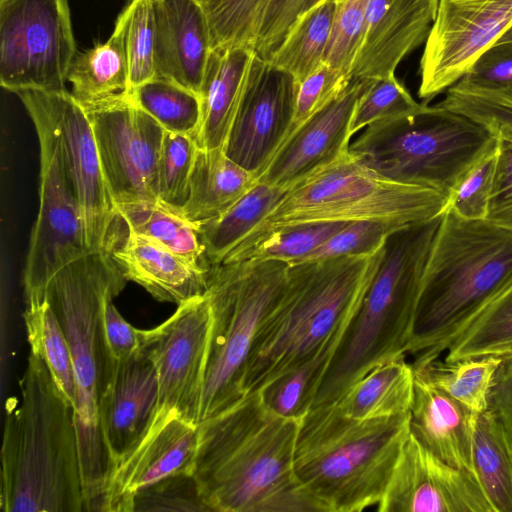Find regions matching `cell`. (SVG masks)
<instances>
[{
  "instance_id": "obj_18",
  "label": "cell",
  "mask_w": 512,
  "mask_h": 512,
  "mask_svg": "<svg viewBox=\"0 0 512 512\" xmlns=\"http://www.w3.org/2000/svg\"><path fill=\"white\" fill-rule=\"evenodd\" d=\"M296 91L290 74L257 55L224 151L258 179L291 133Z\"/></svg>"
},
{
  "instance_id": "obj_2",
  "label": "cell",
  "mask_w": 512,
  "mask_h": 512,
  "mask_svg": "<svg viewBox=\"0 0 512 512\" xmlns=\"http://www.w3.org/2000/svg\"><path fill=\"white\" fill-rule=\"evenodd\" d=\"M127 281L106 250H89L59 269L37 297L49 302L72 355L85 512H106L115 469L100 423L101 399L117 361L105 340L103 309Z\"/></svg>"
},
{
  "instance_id": "obj_15",
  "label": "cell",
  "mask_w": 512,
  "mask_h": 512,
  "mask_svg": "<svg viewBox=\"0 0 512 512\" xmlns=\"http://www.w3.org/2000/svg\"><path fill=\"white\" fill-rule=\"evenodd\" d=\"M512 27V0H438L420 60L418 96L427 104L456 84Z\"/></svg>"
},
{
  "instance_id": "obj_3",
  "label": "cell",
  "mask_w": 512,
  "mask_h": 512,
  "mask_svg": "<svg viewBox=\"0 0 512 512\" xmlns=\"http://www.w3.org/2000/svg\"><path fill=\"white\" fill-rule=\"evenodd\" d=\"M20 400L7 403L1 448L4 512H84L74 408L30 352Z\"/></svg>"
},
{
  "instance_id": "obj_36",
  "label": "cell",
  "mask_w": 512,
  "mask_h": 512,
  "mask_svg": "<svg viewBox=\"0 0 512 512\" xmlns=\"http://www.w3.org/2000/svg\"><path fill=\"white\" fill-rule=\"evenodd\" d=\"M25 302L23 317L30 352L44 361L59 390L75 408L73 361L63 329L45 297Z\"/></svg>"
},
{
  "instance_id": "obj_4",
  "label": "cell",
  "mask_w": 512,
  "mask_h": 512,
  "mask_svg": "<svg viewBox=\"0 0 512 512\" xmlns=\"http://www.w3.org/2000/svg\"><path fill=\"white\" fill-rule=\"evenodd\" d=\"M383 254L384 246L369 255L290 265L282 295L251 350L246 394L328 349H337Z\"/></svg>"
},
{
  "instance_id": "obj_5",
  "label": "cell",
  "mask_w": 512,
  "mask_h": 512,
  "mask_svg": "<svg viewBox=\"0 0 512 512\" xmlns=\"http://www.w3.org/2000/svg\"><path fill=\"white\" fill-rule=\"evenodd\" d=\"M512 280V231L443 212L426 264L408 353L439 358L475 313Z\"/></svg>"
},
{
  "instance_id": "obj_25",
  "label": "cell",
  "mask_w": 512,
  "mask_h": 512,
  "mask_svg": "<svg viewBox=\"0 0 512 512\" xmlns=\"http://www.w3.org/2000/svg\"><path fill=\"white\" fill-rule=\"evenodd\" d=\"M478 418L414 372L410 433L443 462L475 476L473 444Z\"/></svg>"
},
{
  "instance_id": "obj_52",
  "label": "cell",
  "mask_w": 512,
  "mask_h": 512,
  "mask_svg": "<svg viewBox=\"0 0 512 512\" xmlns=\"http://www.w3.org/2000/svg\"><path fill=\"white\" fill-rule=\"evenodd\" d=\"M485 220L512 231V139L507 137L497 136L496 165Z\"/></svg>"
},
{
  "instance_id": "obj_8",
  "label": "cell",
  "mask_w": 512,
  "mask_h": 512,
  "mask_svg": "<svg viewBox=\"0 0 512 512\" xmlns=\"http://www.w3.org/2000/svg\"><path fill=\"white\" fill-rule=\"evenodd\" d=\"M447 196L392 181L349 150L287 189L277 205L221 263H228L272 232L318 222L384 221L398 227L445 211Z\"/></svg>"
},
{
  "instance_id": "obj_35",
  "label": "cell",
  "mask_w": 512,
  "mask_h": 512,
  "mask_svg": "<svg viewBox=\"0 0 512 512\" xmlns=\"http://www.w3.org/2000/svg\"><path fill=\"white\" fill-rule=\"evenodd\" d=\"M445 360L512 354V280L469 320Z\"/></svg>"
},
{
  "instance_id": "obj_40",
  "label": "cell",
  "mask_w": 512,
  "mask_h": 512,
  "mask_svg": "<svg viewBox=\"0 0 512 512\" xmlns=\"http://www.w3.org/2000/svg\"><path fill=\"white\" fill-rule=\"evenodd\" d=\"M267 0H208L203 4L212 50H254Z\"/></svg>"
},
{
  "instance_id": "obj_43",
  "label": "cell",
  "mask_w": 512,
  "mask_h": 512,
  "mask_svg": "<svg viewBox=\"0 0 512 512\" xmlns=\"http://www.w3.org/2000/svg\"><path fill=\"white\" fill-rule=\"evenodd\" d=\"M426 105L416 102L395 74L370 79L355 105L350 132L353 136L373 123L418 113Z\"/></svg>"
},
{
  "instance_id": "obj_30",
  "label": "cell",
  "mask_w": 512,
  "mask_h": 512,
  "mask_svg": "<svg viewBox=\"0 0 512 512\" xmlns=\"http://www.w3.org/2000/svg\"><path fill=\"white\" fill-rule=\"evenodd\" d=\"M67 81L82 105L128 94V64L120 32L114 28L107 41L76 54Z\"/></svg>"
},
{
  "instance_id": "obj_20",
  "label": "cell",
  "mask_w": 512,
  "mask_h": 512,
  "mask_svg": "<svg viewBox=\"0 0 512 512\" xmlns=\"http://www.w3.org/2000/svg\"><path fill=\"white\" fill-rule=\"evenodd\" d=\"M369 81L353 78L341 95L293 130L258 181L287 190L349 150L354 108Z\"/></svg>"
},
{
  "instance_id": "obj_48",
  "label": "cell",
  "mask_w": 512,
  "mask_h": 512,
  "mask_svg": "<svg viewBox=\"0 0 512 512\" xmlns=\"http://www.w3.org/2000/svg\"><path fill=\"white\" fill-rule=\"evenodd\" d=\"M351 81L349 75L323 62L314 72L297 82L291 132L341 95Z\"/></svg>"
},
{
  "instance_id": "obj_16",
  "label": "cell",
  "mask_w": 512,
  "mask_h": 512,
  "mask_svg": "<svg viewBox=\"0 0 512 512\" xmlns=\"http://www.w3.org/2000/svg\"><path fill=\"white\" fill-rule=\"evenodd\" d=\"M212 330L207 293L178 305L160 325L142 329L141 348L150 356L159 383V407L198 425Z\"/></svg>"
},
{
  "instance_id": "obj_37",
  "label": "cell",
  "mask_w": 512,
  "mask_h": 512,
  "mask_svg": "<svg viewBox=\"0 0 512 512\" xmlns=\"http://www.w3.org/2000/svg\"><path fill=\"white\" fill-rule=\"evenodd\" d=\"M132 100L166 131L195 136L201 120V97L171 80L154 77L138 86Z\"/></svg>"
},
{
  "instance_id": "obj_32",
  "label": "cell",
  "mask_w": 512,
  "mask_h": 512,
  "mask_svg": "<svg viewBox=\"0 0 512 512\" xmlns=\"http://www.w3.org/2000/svg\"><path fill=\"white\" fill-rule=\"evenodd\" d=\"M335 7L336 0H321L302 13L267 62L297 82L314 72L323 63Z\"/></svg>"
},
{
  "instance_id": "obj_56",
  "label": "cell",
  "mask_w": 512,
  "mask_h": 512,
  "mask_svg": "<svg viewBox=\"0 0 512 512\" xmlns=\"http://www.w3.org/2000/svg\"><path fill=\"white\" fill-rule=\"evenodd\" d=\"M197 2H199L201 5L205 4L208 0H195Z\"/></svg>"
},
{
  "instance_id": "obj_9",
  "label": "cell",
  "mask_w": 512,
  "mask_h": 512,
  "mask_svg": "<svg viewBox=\"0 0 512 512\" xmlns=\"http://www.w3.org/2000/svg\"><path fill=\"white\" fill-rule=\"evenodd\" d=\"M496 142L497 136L473 119L426 105L418 113L369 125L349 151L385 178L448 196Z\"/></svg>"
},
{
  "instance_id": "obj_27",
  "label": "cell",
  "mask_w": 512,
  "mask_h": 512,
  "mask_svg": "<svg viewBox=\"0 0 512 512\" xmlns=\"http://www.w3.org/2000/svg\"><path fill=\"white\" fill-rule=\"evenodd\" d=\"M257 182V175L230 159L223 148L198 147L188 198L180 210L198 227L223 214Z\"/></svg>"
},
{
  "instance_id": "obj_55",
  "label": "cell",
  "mask_w": 512,
  "mask_h": 512,
  "mask_svg": "<svg viewBox=\"0 0 512 512\" xmlns=\"http://www.w3.org/2000/svg\"><path fill=\"white\" fill-rule=\"evenodd\" d=\"M503 42H512V27L496 43Z\"/></svg>"
},
{
  "instance_id": "obj_14",
  "label": "cell",
  "mask_w": 512,
  "mask_h": 512,
  "mask_svg": "<svg viewBox=\"0 0 512 512\" xmlns=\"http://www.w3.org/2000/svg\"><path fill=\"white\" fill-rule=\"evenodd\" d=\"M82 106L92 125L115 206L158 199L156 175L163 127L128 94Z\"/></svg>"
},
{
  "instance_id": "obj_49",
  "label": "cell",
  "mask_w": 512,
  "mask_h": 512,
  "mask_svg": "<svg viewBox=\"0 0 512 512\" xmlns=\"http://www.w3.org/2000/svg\"><path fill=\"white\" fill-rule=\"evenodd\" d=\"M321 0H267L254 47L267 61L283 41L293 22Z\"/></svg>"
},
{
  "instance_id": "obj_12",
  "label": "cell",
  "mask_w": 512,
  "mask_h": 512,
  "mask_svg": "<svg viewBox=\"0 0 512 512\" xmlns=\"http://www.w3.org/2000/svg\"><path fill=\"white\" fill-rule=\"evenodd\" d=\"M14 94L28 115L39 116L51 129L82 212L86 245L90 250H104L117 211L86 110L67 90H22Z\"/></svg>"
},
{
  "instance_id": "obj_45",
  "label": "cell",
  "mask_w": 512,
  "mask_h": 512,
  "mask_svg": "<svg viewBox=\"0 0 512 512\" xmlns=\"http://www.w3.org/2000/svg\"><path fill=\"white\" fill-rule=\"evenodd\" d=\"M368 3L369 0H336L323 62L350 77L364 34Z\"/></svg>"
},
{
  "instance_id": "obj_51",
  "label": "cell",
  "mask_w": 512,
  "mask_h": 512,
  "mask_svg": "<svg viewBox=\"0 0 512 512\" xmlns=\"http://www.w3.org/2000/svg\"><path fill=\"white\" fill-rule=\"evenodd\" d=\"M206 510L202 504L192 475H179L163 480L138 493L136 510Z\"/></svg>"
},
{
  "instance_id": "obj_42",
  "label": "cell",
  "mask_w": 512,
  "mask_h": 512,
  "mask_svg": "<svg viewBox=\"0 0 512 512\" xmlns=\"http://www.w3.org/2000/svg\"><path fill=\"white\" fill-rule=\"evenodd\" d=\"M197 149L193 135L164 131L156 175L159 200L177 209L184 206Z\"/></svg>"
},
{
  "instance_id": "obj_26",
  "label": "cell",
  "mask_w": 512,
  "mask_h": 512,
  "mask_svg": "<svg viewBox=\"0 0 512 512\" xmlns=\"http://www.w3.org/2000/svg\"><path fill=\"white\" fill-rule=\"evenodd\" d=\"M257 54L235 47L212 50L201 91L199 148H223L247 91Z\"/></svg>"
},
{
  "instance_id": "obj_28",
  "label": "cell",
  "mask_w": 512,
  "mask_h": 512,
  "mask_svg": "<svg viewBox=\"0 0 512 512\" xmlns=\"http://www.w3.org/2000/svg\"><path fill=\"white\" fill-rule=\"evenodd\" d=\"M413 397V366L401 357L371 369L335 404L354 419H383L410 413Z\"/></svg>"
},
{
  "instance_id": "obj_7",
  "label": "cell",
  "mask_w": 512,
  "mask_h": 512,
  "mask_svg": "<svg viewBox=\"0 0 512 512\" xmlns=\"http://www.w3.org/2000/svg\"><path fill=\"white\" fill-rule=\"evenodd\" d=\"M441 218L408 224L388 236L378 270L331 359L313 407L336 403L371 369L408 353Z\"/></svg>"
},
{
  "instance_id": "obj_46",
  "label": "cell",
  "mask_w": 512,
  "mask_h": 512,
  "mask_svg": "<svg viewBox=\"0 0 512 512\" xmlns=\"http://www.w3.org/2000/svg\"><path fill=\"white\" fill-rule=\"evenodd\" d=\"M400 228L402 227L384 221L361 220L349 222L298 264L345 256L373 254L384 246L391 233Z\"/></svg>"
},
{
  "instance_id": "obj_54",
  "label": "cell",
  "mask_w": 512,
  "mask_h": 512,
  "mask_svg": "<svg viewBox=\"0 0 512 512\" xmlns=\"http://www.w3.org/2000/svg\"><path fill=\"white\" fill-rule=\"evenodd\" d=\"M486 410L500 422L512 440V354L503 356L494 374Z\"/></svg>"
},
{
  "instance_id": "obj_24",
  "label": "cell",
  "mask_w": 512,
  "mask_h": 512,
  "mask_svg": "<svg viewBox=\"0 0 512 512\" xmlns=\"http://www.w3.org/2000/svg\"><path fill=\"white\" fill-rule=\"evenodd\" d=\"M155 71L201 95L212 52L203 6L195 0H154Z\"/></svg>"
},
{
  "instance_id": "obj_33",
  "label": "cell",
  "mask_w": 512,
  "mask_h": 512,
  "mask_svg": "<svg viewBox=\"0 0 512 512\" xmlns=\"http://www.w3.org/2000/svg\"><path fill=\"white\" fill-rule=\"evenodd\" d=\"M473 464L493 511L512 512V440L487 410L477 421Z\"/></svg>"
},
{
  "instance_id": "obj_10",
  "label": "cell",
  "mask_w": 512,
  "mask_h": 512,
  "mask_svg": "<svg viewBox=\"0 0 512 512\" xmlns=\"http://www.w3.org/2000/svg\"><path fill=\"white\" fill-rule=\"evenodd\" d=\"M289 267L277 260L210 267L206 293L212 330L199 423L246 395L244 379L251 350L282 295Z\"/></svg>"
},
{
  "instance_id": "obj_39",
  "label": "cell",
  "mask_w": 512,
  "mask_h": 512,
  "mask_svg": "<svg viewBox=\"0 0 512 512\" xmlns=\"http://www.w3.org/2000/svg\"><path fill=\"white\" fill-rule=\"evenodd\" d=\"M336 348L277 377L259 390L265 405L276 414L303 419L313 407Z\"/></svg>"
},
{
  "instance_id": "obj_11",
  "label": "cell",
  "mask_w": 512,
  "mask_h": 512,
  "mask_svg": "<svg viewBox=\"0 0 512 512\" xmlns=\"http://www.w3.org/2000/svg\"><path fill=\"white\" fill-rule=\"evenodd\" d=\"M76 56L67 0H0V84L65 91Z\"/></svg>"
},
{
  "instance_id": "obj_21",
  "label": "cell",
  "mask_w": 512,
  "mask_h": 512,
  "mask_svg": "<svg viewBox=\"0 0 512 512\" xmlns=\"http://www.w3.org/2000/svg\"><path fill=\"white\" fill-rule=\"evenodd\" d=\"M104 250L128 281L139 284L158 301L178 306L207 292L211 266L138 234L118 215Z\"/></svg>"
},
{
  "instance_id": "obj_38",
  "label": "cell",
  "mask_w": 512,
  "mask_h": 512,
  "mask_svg": "<svg viewBox=\"0 0 512 512\" xmlns=\"http://www.w3.org/2000/svg\"><path fill=\"white\" fill-rule=\"evenodd\" d=\"M128 64L130 96L144 82L156 77L154 0H129L116 22Z\"/></svg>"
},
{
  "instance_id": "obj_17",
  "label": "cell",
  "mask_w": 512,
  "mask_h": 512,
  "mask_svg": "<svg viewBox=\"0 0 512 512\" xmlns=\"http://www.w3.org/2000/svg\"><path fill=\"white\" fill-rule=\"evenodd\" d=\"M376 507L379 512H494L474 474L443 462L411 433Z\"/></svg>"
},
{
  "instance_id": "obj_6",
  "label": "cell",
  "mask_w": 512,
  "mask_h": 512,
  "mask_svg": "<svg viewBox=\"0 0 512 512\" xmlns=\"http://www.w3.org/2000/svg\"><path fill=\"white\" fill-rule=\"evenodd\" d=\"M410 434V413L359 420L335 403L311 408L294 455L297 480L318 512H361L377 506Z\"/></svg>"
},
{
  "instance_id": "obj_50",
  "label": "cell",
  "mask_w": 512,
  "mask_h": 512,
  "mask_svg": "<svg viewBox=\"0 0 512 512\" xmlns=\"http://www.w3.org/2000/svg\"><path fill=\"white\" fill-rule=\"evenodd\" d=\"M457 84L512 94V42L495 43L473 63Z\"/></svg>"
},
{
  "instance_id": "obj_29",
  "label": "cell",
  "mask_w": 512,
  "mask_h": 512,
  "mask_svg": "<svg viewBox=\"0 0 512 512\" xmlns=\"http://www.w3.org/2000/svg\"><path fill=\"white\" fill-rule=\"evenodd\" d=\"M285 189L257 182L220 216L198 226L205 259L221 264L277 205Z\"/></svg>"
},
{
  "instance_id": "obj_44",
  "label": "cell",
  "mask_w": 512,
  "mask_h": 512,
  "mask_svg": "<svg viewBox=\"0 0 512 512\" xmlns=\"http://www.w3.org/2000/svg\"><path fill=\"white\" fill-rule=\"evenodd\" d=\"M437 106L465 115L497 136L512 139V94L454 84Z\"/></svg>"
},
{
  "instance_id": "obj_23",
  "label": "cell",
  "mask_w": 512,
  "mask_h": 512,
  "mask_svg": "<svg viewBox=\"0 0 512 512\" xmlns=\"http://www.w3.org/2000/svg\"><path fill=\"white\" fill-rule=\"evenodd\" d=\"M438 0H369L352 79L395 74L399 63L427 38Z\"/></svg>"
},
{
  "instance_id": "obj_19",
  "label": "cell",
  "mask_w": 512,
  "mask_h": 512,
  "mask_svg": "<svg viewBox=\"0 0 512 512\" xmlns=\"http://www.w3.org/2000/svg\"><path fill=\"white\" fill-rule=\"evenodd\" d=\"M199 427L176 411L159 407L141 441L116 465L106 512L134 511L138 493L179 475H192Z\"/></svg>"
},
{
  "instance_id": "obj_1",
  "label": "cell",
  "mask_w": 512,
  "mask_h": 512,
  "mask_svg": "<svg viewBox=\"0 0 512 512\" xmlns=\"http://www.w3.org/2000/svg\"><path fill=\"white\" fill-rule=\"evenodd\" d=\"M301 421L276 414L255 391L199 423L192 476L206 510L318 512L294 470Z\"/></svg>"
},
{
  "instance_id": "obj_22",
  "label": "cell",
  "mask_w": 512,
  "mask_h": 512,
  "mask_svg": "<svg viewBox=\"0 0 512 512\" xmlns=\"http://www.w3.org/2000/svg\"><path fill=\"white\" fill-rule=\"evenodd\" d=\"M158 408L159 383L150 356L141 348L116 361L100 405L101 430L115 467L141 441Z\"/></svg>"
},
{
  "instance_id": "obj_53",
  "label": "cell",
  "mask_w": 512,
  "mask_h": 512,
  "mask_svg": "<svg viewBox=\"0 0 512 512\" xmlns=\"http://www.w3.org/2000/svg\"><path fill=\"white\" fill-rule=\"evenodd\" d=\"M109 298L103 309V331L111 356L117 360L127 359L140 351L142 329L128 323Z\"/></svg>"
},
{
  "instance_id": "obj_41",
  "label": "cell",
  "mask_w": 512,
  "mask_h": 512,
  "mask_svg": "<svg viewBox=\"0 0 512 512\" xmlns=\"http://www.w3.org/2000/svg\"><path fill=\"white\" fill-rule=\"evenodd\" d=\"M348 223L318 222L285 227L272 232L228 263L277 260L295 265Z\"/></svg>"
},
{
  "instance_id": "obj_13",
  "label": "cell",
  "mask_w": 512,
  "mask_h": 512,
  "mask_svg": "<svg viewBox=\"0 0 512 512\" xmlns=\"http://www.w3.org/2000/svg\"><path fill=\"white\" fill-rule=\"evenodd\" d=\"M40 148L39 208L24 267L25 299L39 297L49 279L88 249L82 212L65 174L58 144L46 124L30 114Z\"/></svg>"
},
{
  "instance_id": "obj_34",
  "label": "cell",
  "mask_w": 512,
  "mask_h": 512,
  "mask_svg": "<svg viewBox=\"0 0 512 512\" xmlns=\"http://www.w3.org/2000/svg\"><path fill=\"white\" fill-rule=\"evenodd\" d=\"M503 356L485 355L453 361L437 359L412 363L413 370L473 413L487 409L494 374Z\"/></svg>"
},
{
  "instance_id": "obj_47",
  "label": "cell",
  "mask_w": 512,
  "mask_h": 512,
  "mask_svg": "<svg viewBox=\"0 0 512 512\" xmlns=\"http://www.w3.org/2000/svg\"><path fill=\"white\" fill-rule=\"evenodd\" d=\"M496 157L497 142L457 182L447 196L445 210L465 219H486Z\"/></svg>"
},
{
  "instance_id": "obj_31",
  "label": "cell",
  "mask_w": 512,
  "mask_h": 512,
  "mask_svg": "<svg viewBox=\"0 0 512 512\" xmlns=\"http://www.w3.org/2000/svg\"><path fill=\"white\" fill-rule=\"evenodd\" d=\"M115 207L117 215L133 231L192 261L209 265L198 227L180 209L159 199L118 204Z\"/></svg>"
}]
</instances>
